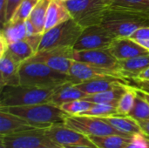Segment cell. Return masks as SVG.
<instances>
[{
	"mask_svg": "<svg viewBox=\"0 0 149 148\" xmlns=\"http://www.w3.org/2000/svg\"><path fill=\"white\" fill-rule=\"evenodd\" d=\"M100 119L113 126L117 130L128 135H134L135 133H143L139 125V122L129 115L116 114L108 117H102Z\"/></svg>",
	"mask_w": 149,
	"mask_h": 148,
	"instance_id": "cell-21",
	"label": "cell"
},
{
	"mask_svg": "<svg viewBox=\"0 0 149 148\" xmlns=\"http://www.w3.org/2000/svg\"><path fill=\"white\" fill-rule=\"evenodd\" d=\"M119 114L117 111V106L114 105H110V104H93V106L83 113L80 115H86V116H93V117H108V116H113Z\"/></svg>",
	"mask_w": 149,
	"mask_h": 148,
	"instance_id": "cell-29",
	"label": "cell"
},
{
	"mask_svg": "<svg viewBox=\"0 0 149 148\" xmlns=\"http://www.w3.org/2000/svg\"><path fill=\"white\" fill-rule=\"evenodd\" d=\"M38 148H51L49 147H47V146H41V147H39Z\"/></svg>",
	"mask_w": 149,
	"mask_h": 148,
	"instance_id": "cell-44",
	"label": "cell"
},
{
	"mask_svg": "<svg viewBox=\"0 0 149 148\" xmlns=\"http://www.w3.org/2000/svg\"><path fill=\"white\" fill-rule=\"evenodd\" d=\"M125 148H149V137L144 133H135L131 142Z\"/></svg>",
	"mask_w": 149,
	"mask_h": 148,
	"instance_id": "cell-34",
	"label": "cell"
},
{
	"mask_svg": "<svg viewBox=\"0 0 149 148\" xmlns=\"http://www.w3.org/2000/svg\"><path fill=\"white\" fill-rule=\"evenodd\" d=\"M108 8L127 9L138 11L149 19V0H106Z\"/></svg>",
	"mask_w": 149,
	"mask_h": 148,
	"instance_id": "cell-26",
	"label": "cell"
},
{
	"mask_svg": "<svg viewBox=\"0 0 149 148\" xmlns=\"http://www.w3.org/2000/svg\"><path fill=\"white\" fill-rule=\"evenodd\" d=\"M87 96L88 95L86 92H82L80 89L76 87V85L73 83H67L63 85H60L57 89V91L52 97L50 103L60 106L65 103L76 99H85Z\"/></svg>",
	"mask_w": 149,
	"mask_h": 148,
	"instance_id": "cell-20",
	"label": "cell"
},
{
	"mask_svg": "<svg viewBox=\"0 0 149 148\" xmlns=\"http://www.w3.org/2000/svg\"><path fill=\"white\" fill-rule=\"evenodd\" d=\"M69 75L73 84H79L84 81L103 78L119 79L129 84L128 79L120 71L101 68L77 60L73 61L69 72Z\"/></svg>",
	"mask_w": 149,
	"mask_h": 148,
	"instance_id": "cell-10",
	"label": "cell"
},
{
	"mask_svg": "<svg viewBox=\"0 0 149 148\" xmlns=\"http://www.w3.org/2000/svg\"><path fill=\"white\" fill-rule=\"evenodd\" d=\"M135 79H137V80H148V81H149V67L147 68L146 70H144L143 72H141L137 76V78Z\"/></svg>",
	"mask_w": 149,
	"mask_h": 148,
	"instance_id": "cell-39",
	"label": "cell"
},
{
	"mask_svg": "<svg viewBox=\"0 0 149 148\" xmlns=\"http://www.w3.org/2000/svg\"><path fill=\"white\" fill-rule=\"evenodd\" d=\"M74 60L87 63L101 68L120 71L118 64L119 60L110 52L108 48L84 51L74 50Z\"/></svg>",
	"mask_w": 149,
	"mask_h": 148,
	"instance_id": "cell-13",
	"label": "cell"
},
{
	"mask_svg": "<svg viewBox=\"0 0 149 148\" xmlns=\"http://www.w3.org/2000/svg\"><path fill=\"white\" fill-rule=\"evenodd\" d=\"M64 147L65 148H98V147H87V146H65Z\"/></svg>",
	"mask_w": 149,
	"mask_h": 148,
	"instance_id": "cell-42",
	"label": "cell"
},
{
	"mask_svg": "<svg viewBox=\"0 0 149 148\" xmlns=\"http://www.w3.org/2000/svg\"><path fill=\"white\" fill-rule=\"evenodd\" d=\"M23 0H6L5 3V11H4V24L10 22L17 11V8L21 4ZM3 24V25H4Z\"/></svg>",
	"mask_w": 149,
	"mask_h": 148,
	"instance_id": "cell-35",
	"label": "cell"
},
{
	"mask_svg": "<svg viewBox=\"0 0 149 148\" xmlns=\"http://www.w3.org/2000/svg\"><path fill=\"white\" fill-rule=\"evenodd\" d=\"M119 70L127 79H135L137 76L149 67V53L128 59L119 60Z\"/></svg>",
	"mask_w": 149,
	"mask_h": 148,
	"instance_id": "cell-19",
	"label": "cell"
},
{
	"mask_svg": "<svg viewBox=\"0 0 149 148\" xmlns=\"http://www.w3.org/2000/svg\"><path fill=\"white\" fill-rule=\"evenodd\" d=\"M138 122H139V125H140L142 132L149 137V120H141V121H138Z\"/></svg>",
	"mask_w": 149,
	"mask_h": 148,
	"instance_id": "cell-38",
	"label": "cell"
},
{
	"mask_svg": "<svg viewBox=\"0 0 149 148\" xmlns=\"http://www.w3.org/2000/svg\"><path fill=\"white\" fill-rule=\"evenodd\" d=\"M25 28H26V37H31V36H34V35H38V34H41L39 33L35 25L32 24V22L30 20V18H27L25 21Z\"/></svg>",
	"mask_w": 149,
	"mask_h": 148,
	"instance_id": "cell-36",
	"label": "cell"
},
{
	"mask_svg": "<svg viewBox=\"0 0 149 148\" xmlns=\"http://www.w3.org/2000/svg\"><path fill=\"white\" fill-rule=\"evenodd\" d=\"M131 136L111 134L106 136H89V139L99 148H125L132 140Z\"/></svg>",
	"mask_w": 149,
	"mask_h": 148,
	"instance_id": "cell-22",
	"label": "cell"
},
{
	"mask_svg": "<svg viewBox=\"0 0 149 148\" xmlns=\"http://www.w3.org/2000/svg\"><path fill=\"white\" fill-rule=\"evenodd\" d=\"M6 51L20 64L36 54L33 48L25 39L9 44Z\"/></svg>",
	"mask_w": 149,
	"mask_h": 148,
	"instance_id": "cell-25",
	"label": "cell"
},
{
	"mask_svg": "<svg viewBox=\"0 0 149 148\" xmlns=\"http://www.w3.org/2000/svg\"><path fill=\"white\" fill-rule=\"evenodd\" d=\"M19 77L20 85L38 87H58L72 83L70 75L55 71L45 63L31 58L20 65Z\"/></svg>",
	"mask_w": 149,
	"mask_h": 148,
	"instance_id": "cell-1",
	"label": "cell"
},
{
	"mask_svg": "<svg viewBox=\"0 0 149 148\" xmlns=\"http://www.w3.org/2000/svg\"><path fill=\"white\" fill-rule=\"evenodd\" d=\"M38 2V0H23L10 22H24L27 18H29Z\"/></svg>",
	"mask_w": 149,
	"mask_h": 148,
	"instance_id": "cell-32",
	"label": "cell"
},
{
	"mask_svg": "<svg viewBox=\"0 0 149 148\" xmlns=\"http://www.w3.org/2000/svg\"><path fill=\"white\" fill-rule=\"evenodd\" d=\"M94 103H92L84 99L72 100L60 106L61 109L69 115H80L86 111L89 110Z\"/></svg>",
	"mask_w": 149,
	"mask_h": 148,
	"instance_id": "cell-30",
	"label": "cell"
},
{
	"mask_svg": "<svg viewBox=\"0 0 149 148\" xmlns=\"http://www.w3.org/2000/svg\"><path fill=\"white\" fill-rule=\"evenodd\" d=\"M128 85H124L122 86L106 91L100 93H96L93 95H88L86 98L84 99L88 100L92 103H100V104H110V105H114L117 106V104L120 99V97L123 95V93L126 92L127 87Z\"/></svg>",
	"mask_w": 149,
	"mask_h": 148,
	"instance_id": "cell-23",
	"label": "cell"
},
{
	"mask_svg": "<svg viewBox=\"0 0 149 148\" xmlns=\"http://www.w3.org/2000/svg\"><path fill=\"white\" fill-rule=\"evenodd\" d=\"M20 63L14 59L7 51L0 57V85L1 89L5 86L20 85Z\"/></svg>",
	"mask_w": 149,
	"mask_h": 148,
	"instance_id": "cell-15",
	"label": "cell"
},
{
	"mask_svg": "<svg viewBox=\"0 0 149 148\" xmlns=\"http://www.w3.org/2000/svg\"><path fill=\"white\" fill-rule=\"evenodd\" d=\"M50 2L51 0H38L29 17L30 20L35 25L37 31L41 34H44L45 32L46 13Z\"/></svg>",
	"mask_w": 149,
	"mask_h": 148,
	"instance_id": "cell-27",
	"label": "cell"
},
{
	"mask_svg": "<svg viewBox=\"0 0 149 148\" xmlns=\"http://www.w3.org/2000/svg\"><path fill=\"white\" fill-rule=\"evenodd\" d=\"M71 18V14L64 2L60 0H51L46 13L45 32Z\"/></svg>",
	"mask_w": 149,
	"mask_h": 148,
	"instance_id": "cell-18",
	"label": "cell"
},
{
	"mask_svg": "<svg viewBox=\"0 0 149 148\" xmlns=\"http://www.w3.org/2000/svg\"><path fill=\"white\" fill-rule=\"evenodd\" d=\"M128 38L138 43L149 51V26L139 28Z\"/></svg>",
	"mask_w": 149,
	"mask_h": 148,
	"instance_id": "cell-33",
	"label": "cell"
},
{
	"mask_svg": "<svg viewBox=\"0 0 149 148\" xmlns=\"http://www.w3.org/2000/svg\"><path fill=\"white\" fill-rule=\"evenodd\" d=\"M0 148H7V147H6L3 143H1V142H0Z\"/></svg>",
	"mask_w": 149,
	"mask_h": 148,
	"instance_id": "cell-43",
	"label": "cell"
},
{
	"mask_svg": "<svg viewBox=\"0 0 149 148\" xmlns=\"http://www.w3.org/2000/svg\"><path fill=\"white\" fill-rule=\"evenodd\" d=\"M108 49L118 60L128 59L149 53L147 49L127 37L115 38Z\"/></svg>",
	"mask_w": 149,
	"mask_h": 148,
	"instance_id": "cell-14",
	"label": "cell"
},
{
	"mask_svg": "<svg viewBox=\"0 0 149 148\" xmlns=\"http://www.w3.org/2000/svg\"><path fill=\"white\" fill-rule=\"evenodd\" d=\"M115 38L102 24L92 25L83 29L73 49L75 51L106 49Z\"/></svg>",
	"mask_w": 149,
	"mask_h": 148,
	"instance_id": "cell-8",
	"label": "cell"
},
{
	"mask_svg": "<svg viewBox=\"0 0 149 148\" xmlns=\"http://www.w3.org/2000/svg\"><path fill=\"white\" fill-rule=\"evenodd\" d=\"M82 31L83 28L72 18L58 24L43 34L38 51L60 47L73 48Z\"/></svg>",
	"mask_w": 149,
	"mask_h": 148,
	"instance_id": "cell-6",
	"label": "cell"
},
{
	"mask_svg": "<svg viewBox=\"0 0 149 148\" xmlns=\"http://www.w3.org/2000/svg\"><path fill=\"white\" fill-rule=\"evenodd\" d=\"M129 116L137 121L149 120V103L137 94L134 106Z\"/></svg>",
	"mask_w": 149,
	"mask_h": 148,
	"instance_id": "cell-31",
	"label": "cell"
},
{
	"mask_svg": "<svg viewBox=\"0 0 149 148\" xmlns=\"http://www.w3.org/2000/svg\"><path fill=\"white\" fill-rule=\"evenodd\" d=\"M134 86V85H133ZM134 88H135V90H136V92H137V94L140 96V97H141L142 99H144L146 101H148L149 103V92H145V91H142V90H141V89H139V88H137V87H135V86H134Z\"/></svg>",
	"mask_w": 149,
	"mask_h": 148,
	"instance_id": "cell-40",
	"label": "cell"
},
{
	"mask_svg": "<svg viewBox=\"0 0 149 148\" xmlns=\"http://www.w3.org/2000/svg\"><path fill=\"white\" fill-rule=\"evenodd\" d=\"M45 133L48 139L62 147L76 145L98 147L88 136L66 126L64 123L52 125L45 128Z\"/></svg>",
	"mask_w": 149,
	"mask_h": 148,
	"instance_id": "cell-11",
	"label": "cell"
},
{
	"mask_svg": "<svg viewBox=\"0 0 149 148\" xmlns=\"http://www.w3.org/2000/svg\"><path fill=\"white\" fill-rule=\"evenodd\" d=\"M58 87H38L18 85L1 89L0 107L22 106L48 103Z\"/></svg>",
	"mask_w": 149,
	"mask_h": 148,
	"instance_id": "cell-3",
	"label": "cell"
},
{
	"mask_svg": "<svg viewBox=\"0 0 149 148\" xmlns=\"http://www.w3.org/2000/svg\"><path fill=\"white\" fill-rule=\"evenodd\" d=\"M45 129H33L0 135V142L7 148H38L45 146L48 138Z\"/></svg>",
	"mask_w": 149,
	"mask_h": 148,
	"instance_id": "cell-12",
	"label": "cell"
},
{
	"mask_svg": "<svg viewBox=\"0 0 149 148\" xmlns=\"http://www.w3.org/2000/svg\"><path fill=\"white\" fill-rule=\"evenodd\" d=\"M136 97H137V92L135 88L133 85H128L126 92L120 97L117 104L118 113L121 115H129L130 112L132 111L134 106Z\"/></svg>",
	"mask_w": 149,
	"mask_h": 148,
	"instance_id": "cell-28",
	"label": "cell"
},
{
	"mask_svg": "<svg viewBox=\"0 0 149 148\" xmlns=\"http://www.w3.org/2000/svg\"><path fill=\"white\" fill-rule=\"evenodd\" d=\"M33 129L40 128H37L29 121L19 116L0 110V135H5Z\"/></svg>",
	"mask_w": 149,
	"mask_h": 148,
	"instance_id": "cell-16",
	"label": "cell"
},
{
	"mask_svg": "<svg viewBox=\"0 0 149 148\" xmlns=\"http://www.w3.org/2000/svg\"><path fill=\"white\" fill-rule=\"evenodd\" d=\"M0 110L19 116L40 129L64 123L65 118L69 115L60 106L50 102L31 106L0 107Z\"/></svg>",
	"mask_w": 149,
	"mask_h": 148,
	"instance_id": "cell-2",
	"label": "cell"
},
{
	"mask_svg": "<svg viewBox=\"0 0 149 148\" xmlns=\"http://www.w3.org/2000/svg\"><path fill=\"white\" fill-rule=\"evenodd\" d=\"M60 1H62V2H64V3H65V2H67V1H69V0H60Z\"/></svg>",
	"mask_w": 149,
	"mask_h": 148,
	"instance_id": "cell-45",
	"label": "cell"
},
{
	"mask_svg": "<svg viewBox=\"0 0 149 148\" xmlns=\"http://www.w3.org/2000/svg\"><path fill=\"white\" fill-rule=\"evenodd\" d=\"M0 35L5 38L8 44L23 40L26 38L24 22H9L2 26Z\"/></svg>",
	"mask_w": 149,
	"mask_h": 148,
	"instance_id": "cell-24",
	"label": "cell"
},
{
	"mask_svg": "<svg viewBox=\"0 0 149 148\" xmlns=\"http://www.w3.org/2000/svg\"><path fill=\"white\" fill-rule=\"evenodd\" d=\"M45 146H47V147H49L51 148H65L64 147H62V146H60V145H58V144H57V143H55V142H53V141H52L50 139L46 142Z\"/></svg>",
	"mask_w": 149,
	"mask_h": 148,
	"instance_id": "cell-41",
	"label": "cell"
},
{
	"mask_svg": "<svg viewBox=\"0 0 149 148\" xmlns=\"http://www.w3.org/2000/svg\"><path fill=\"white\" fill-rule=\"evenodd\" d=\"M64 124L86 136H106L119 134L122 136H131L126 134L99 117L86 115H68Z\"/></svg>",
	"mask_w": 149,
	"mask_h": 148,
	"instance_id": "cell-7",
	"label": "cell"
},
{
	"mask_svg": "<svg viewBox=\"0 0 149 148\" xmlns=\"http://www.w3.org/2000/svg\"><path fill=\"white\" fill-rule=\"evenodd\" d=\"M5 3L6 0H0V22L2 26L4 24V11H5Z\"/></svg>",
	"mask_w": 149,
	"mask_h": 148,
	"instance_id": "cell-37",
	"label": "cell"
},
{
	"mask_svg": "<svg viewBox=\"0 0 149 148\" xmlns=\"http://www.w3.org/2000/svg\"><path fill=\"white\" fill-rule=\"evenodd\" d=\"M65 4L72 18L83 29L100 24L108 9L106 0H69Z\"/></svg>",
	"mask_w": 149,
	"mask_h": 148,
	"instance_id": "cell-5",
	"label": "cell"
},
{
	"mask_svg": "<svg viewBox=\"0 0 149 148\" xmlns=\"http://www.w3.org/2000/svg\"><path fill=\"white\" fill-rule=\"evenodd\" d=\"M32 60L45 63L59 72L68 74L74 61V49L72 47H60L38 51L30 58Z\"/></svg>",
	"mask_w": 149,
	"mask_h": 148,
	"instance_id": "cell-9",
	"label": "cell"
},
{
	"mask_svg": "<svg viewBox=\"0 0 149 148\" xmlns=\"http://www.w3.org/2000/svg\"><path fill=\"white\" fill-rule=\"evenodd\" d=\"M74 85H76V87L80 89L82 92H86L87 95H93L106 91H109L122 86L124 85H130V84L119 79L103 78V79H95L92 80H87Z\"/></svg>",
	"mask_w": 149,
	"mask_h": 148,
	"instance_id": "cell-17",
	"label": "cell"
},
{
	"mask_svg": "<svg viewBox=\"0 0 149 148\" xmlns=\"http://www.w3.org/2000/svg\"><path fill=\"white\" fill-rule=\"evenodd\" d=\"M101 24L116 38H128L139 28L149 26V20L128 10L109 7Z\"/></svg>",
	"mask_w": 149,
	"mask_h": 148,
	"instance_id": "cell-4",
	"label": "cell"
}]
</instances>
